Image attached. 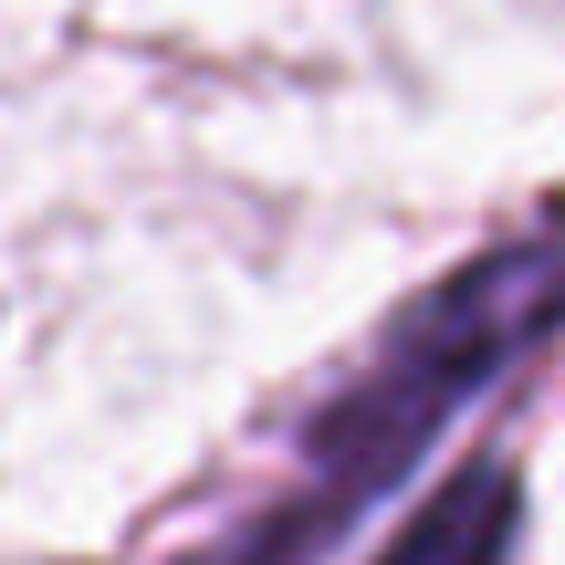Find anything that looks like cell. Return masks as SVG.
<instances>
[{
  "mask_svg": "<svg viewBox=\"0 0 565 565\" xmlns=\"http://www.w3.org/2000/svg\"><path fill=\"white\" fill-rule=\"evenodd\" d=\"M555 335H565V221L471 252L461 273L408 294L398 315L366 335V356L294 419L282 482L252 513H231L210 545H189L179 565H315V555H335L345 534H356L503 377H524Z\"/></svg>",
  "mask_w": 565,
  "mask_h": 565,
  "instance_id": "cell-1",
  "label": "cell"
},
{
  "mask_svg": "<svg viewBox=\"0 0 565 565\" xmlns=\"http://www.w3.org/2000/svg\"><path fill=\"white\" fill-rule=\"evenodd\" d=\"M513 545H524V471L503 450H482L387 534L377 565H513Z\"/></svg>",
  "mask_w": 565,
  "mask_h": 565,
  "instance_id": "cell-2",
  "label": "cell"
}]
</instances>
